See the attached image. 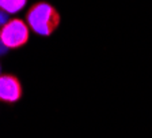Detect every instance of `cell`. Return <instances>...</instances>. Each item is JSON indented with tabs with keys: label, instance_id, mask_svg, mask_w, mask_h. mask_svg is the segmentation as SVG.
<instances>
[{
	"label": "cell",
	"instance_id": "52a82bcc",
	"mask_svg": "<svg viewBox=\"0 0 152 138\" xmlns=\"http://www.w3.org/2000/svg\"><path fill=\"white\" fill-rule=\"evenodd\" d=\"M0 73H1V66H0ZM0 75H1V74H0Z\"/></svg>",
	"mask_w": 152,
	"mask_h": 138
},
{
	"label": "cell",
	"instance_id": "3957f363",
	"mask_svg": "<svg viewBox=\"0 0 152 138\" xmlns=\"http://www.w3.org/2000/svg\"><path fill=\"white\" fill-rule=\"evenodd\" d=\"M23 96L22 84L18 77L12 74L0 75V101L6 104H15Z\"/></svg>",
	"mask_w": 152,
	"mask_h": 138
},
{
	"label": "cell",
	"instance_id": "7a4b0ae2",
	"mask_svg": "<svg viewBox=\"0 0 152 138\" xmlns=\"http://www.w3.org/2000/svg\"><path fill=\"white\" fill-rule=\"evenodd\" d=\"M1 42L8 49L20 48L28 41V25L22 19L14 18L0 29Z\"/></svg>",
	"mask_w": 152,
	"mask_h": 138
},
{
	"label": "cell",
	"instance_id": "8992f818",
	"mask_svg": "<svg viewBox=\"0 0 152 138\" xmlns=\"http://www.w3.org/2000/svg\"><path fill=\"white\" fill-rule=\"evenodd\" d=\"M8 51V48H7L6 45L3 44V42L0 41V55H3V53H6V52Z\"/></svg>",
	"mask_w": 152,
	"mask_h": 138
},
{
	"label": "cell",
	"instance_id": "277c9868",
	"mask_svg": "<svg viewBox=\"0 0 152 138\" xmlns=\"http://www.w3.org/2000/svg\"><path fill=\"white\" fill-rule=\"evenodd\" d=\"M27 0H0V8L8 14H16L26 6Z\"/></svg>",
	"mask_w": 152,
	"mask_h": 138
},
{
	"label": "cell",
	"instance_id": "ba28073f",
	"mask_svg": "<svg viewBox=\"0 0 152 138\" xmlns=\"http://www.w3.org/2000/svg\"><path fill=\"white\" fill-rule=\"evenodd\" d=\"M0 41H1V36H0Z\"/></svg>",
	"mask_w": 152,
	"mask_h": 138
},
{
	"label": "cell",
	"instance_id": "5b68a950",
	"mask_svg": "<svg viewBox=\"0 0 152 138\" xmlns=\"http://www.w3.org/2000/svg\"><path fill=\"white\" fill-rule=\"evenodd\" d=\"M8 22H10V14L0 8V29H1L4 25H7Z\"/></svg>",
	"mask_w": 152,
	"mask_h": 138
},
{
	"label": "cell",
	"instance_id": "6da1fadb",
	"mask_svg": "<svg viewBox=\"0 0 152 138\" xmlns=\"http://www.w3.org/2000/svg\"><path fill=\"white\" fill-rule=\"evenodd\" d=\"M26 19L33 32L38 36L48 37L53 34L60 25V14L52 4L46 1H38L28 8Z\"/></svg>",
	"mask_w": 152,
	"mask_h": 138
}]
</instances>
